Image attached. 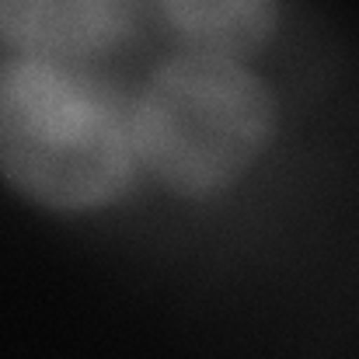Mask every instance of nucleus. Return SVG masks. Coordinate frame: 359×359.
I'll return each instance as SVG.
<instances>
[{"label": "nucleus", "mask_w": 359, "mask_h": 359, "mask_svg": "<svg viewBox=\"0 0 359 359\" xmlns=\"http://www.w3.org/2000/svg\"><path fill=\"white\" fill-rule=\"evenodd\" d=\"M0 175L60 213L119 203L140 175L133 105L77 63L21 56L0 67Z\"/></svg>", "instance_id": "obj_1"}, {"label": "nucleus", "mask_w": 359, "mask_h": 359, "mask_svg": "<svg viewBox=\"0 0 359 359\" xmlns=\"http://www.w3.org/2000/svg\"><path fill=\"white\" fill-rule=\"evenodd\" d=\"M140 168L203 199L231 189L265 154L276 102L238 56L185 49L161 63L133 105Z\"/></svg>", "instance_id": "obj_2"}, {"label": "nucleus", "mask_w": 359, "mask_h": 359, "mask_svg": "<svg viewBox=\"0 0 359 359\" xmlns=\"http://www.w3.org/2000/svg\"><path fill=\"white\" fill-rule=\"evenodd\" d=\"M140 28V0H0V39L32 60L77 63L122 49Z\"/></svg>", "instance_id": "obj_3"}, {"label": "nucleus", "mask_w": 359, "mask_h": 359, "mask_svg": "<svg viewBox=\"0 0 359 359\" xmlns=\"http://www.w3.org/2000/svg\"><path fill=\"white\" fill-rule=\"evenodd\" d=\"M157 7L189 49L238 60L258 49L279 21V0H157Z\"/></svg>", "instance_id": "obj_4"}]
</instances>
